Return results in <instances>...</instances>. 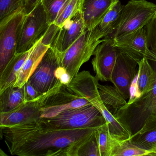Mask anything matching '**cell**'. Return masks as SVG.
I'll return each instance as SVG.
<instances>
[{
	"label": "cell",
	"mask_w": 156,
	"mask_h": 156,
	"mask_svg": "<svg viewBox=\"0 0 156 156\" xmlns=\"http://www.w3.org/2000/svg\"><path fill=\"white\" fill-rule=\"evenodd\" d=\"M60 66V55L50 47L28 82L40 94L46 93L62 84L55 74Z\"/></svg>",
	"instance_id": "ba28073f"
},
{
	"label": "cell",
	"mask_w": 156,
	"mask_h": 156,
	"mask_svg": "<svg viewBox=\"0 0 156 156\" xmlns=\"http://www.w3.org/2000/svg\"><path fill=\"white\" fill-rule=\"evenodd\" d=\"M49 24L41 0L25 16L20 32L16 54L31 49L47 31Z\"/></svg>",
	"instance_id": "52a82bcc"
},
{
	"label": "cell",
	"mask_w": 156,
	"mask_h": 156,
	"mask_svg": "<svg viewBox=\"0 0 156 156\" xmlns=\"http://www.w3.org/2000/svg\"><path fill=\"white\" fill-rule=\"evenodd\" d=\"M96 130L90 139L79 150L78 156H100Z\"/></svg>",
	"instance_id": "f1b7e54d"
},
{
	"label": "cell",
	"mask_w": 156,
	"mask_h": 156,
	"mask_svg": "<svg viewBox=\"0 0 156 156\" xmlns=\"http://www.w3.org/2000/svg\"><path fill=\"white\" fill-rule=\"evenodd\" d=\"M41 0H25L24 12L26 15L31 12Z\"/></svg>",
	"instance_id": "1f68e13d"
},
{
	"label": "cell",
	"mask_w": 156,
	"mask_h": 156,
	"mask_svg": "<svg viewBox=\"0 0 156 156\" xmlns=\"http://www.w3.org/2000/svg\"><path fill=\"white\" fill-rule=\"evenodd\" d=\"M156 13V4L147 0H130L123 6L112 39L144 28Z\"/></svg>",
	"instance_id": "277c9868"
},
{
	"label": "cell",
	"mask_w": 156,
	"mask_h": 156,
	"mask_svg": "<svg viewBox=\"0 0 156 156\" xmlns=\"http://www.w3.org/2000/svg\"><path fill=\"white\" fill-rule=\"evenodd\" d=\"M118 52V49L114 45L113 39L110 37L105 38L96 48L92 64L98 81H110Z\"/></svg>",
	"instance_id": "7c38bea8"
},
{
	"label": "cell",
	"mask_w": 156,
	"mask_h": 156,
	"mask_svg": "<svg viewBox=\"0 0 156 156\" xmlns=\"http://www.w3.org/2000/svg\"><path fill=\"white\" fill-rule=\"evenodd\" d=\"M38 119L1 128L12 155L78 156L79 150L98 128L49 129L42 127Z\"/></svg>",
	"instance_id": "6da1fadb"
},
{
	"label": "cell",
	"mask_w": 156,
	"mask_h": 156,
	"mask_svg": "<svg viewBox=\"0 0 156 156\" xmlns=\"http://www.w3.org/2000/svg\"><path fill=\"white\" fill-rule=\"evenodd\" d=\"M39 100L41 112V118L54 117L67 109L92 104L62 84L42 94Z\"/></svg>",
	"instance_id": "5b68a950"
},
{
	"label": "cell",
	"mask_w": 156,
	"mask_h": 156,
	"mask_svg": "<svg viewBox=\"0 0 156 156\" xmlns=\"http://www.w3.org/2000/svg\"><path fill=\"white\" fill-rule=\"evenodd\" d=\"M83 1V0H70L61 11L53 23L60 27L66 20L82 10Z\"/></svg>",
	"instance_id": "d4e9b609"
},
{
	"label": "cell",
	"mask_w": 156,
	"mask_h": 156,
	"mask_svg": "<svg viewBox=\"0 0 156 156\" xmlns=\"http://www.w3.org/2000/svg\"><path fill=\"white\" fill-rule=\"evenodd\" d=\"M156 156V151H147L132 144L129 140H120L111 136L110 156Z\"/></svg>",
	"instance_id": "7402d4cb"
},
{
	"label": "cell",
	"mask_w": 156,
	"mask_h": 156,
	"mask_svg": "<svg viewBox=\"0 0 156 156\" xmlns=\"http://www.w3.org/2000/svg\"><path fill=\"white\" fill-rule=\"evenodd\" d=\"M90 31L86 30L76 41L61 55V65L72 78L79 73L81 66L89 61L98 45L90 41Z\"/></svg>",
	"instance_id": "9c48e42d"
},
{
	"label": "cell",
	"mask_w": 156,
	"mask_h": 156,
	"mask_svg": "<svg viewBox=\"0 0 156 156\" xmlns=\"http://www.w3.org/2000/svg\"><path fill=\"white\" fill-rule=\"evenodd\" d=\"M32 48L27 51L15 54L4 70L0 73V93L8 87L14 86Z\"/></svg>",
	"instance_id": "ffe728a7"
},
{
	"label": "cell",
	"mask_w": 156,
	"mask_h": 156,
	"mask_svg": "<svg viewBox=\"0 0 156 156\" xmlns=\"http://www.w3.org/2000/svg\"><path fill=\"white\" fill-rule=\"evenodd\" d=\"M156 104V83L150 91L131 98L114 115L131 134L143 126Z\"/></svg>",
	"instance_id": "3957f363"
},
{
	"label": "cell",
	"mask_w": 156,
	"mask_h": 156,
	"mask_svg": "<svg viewBox=\"0 0 156 156\" xmlns=\"http://www.w3.org/2000/svg\"><path fill=\"white\" fill-rule=\"evenodd\" d=\"M55 76L62 84L67 86L72 80V78L66 70L62 66H59L56 70Z\"/></svg>",
	"instance_id": "4dcf8cb0"
},
{
	"label": "cell",
	"mask_w": 156,
	"mask_h": 156,
	"mask_svg": "<svg viewBox=\"0 0 156 156\" xmlns=\"http://www.w3.org/2000/svg\"><path fill=\"white\" fill-rule=\"evenodd\" d=\"M43 127L53 130L99 128L106 123L101 112L92 104L63 111L50 118H40Z\"/></svg>",
	"instance_id": "7a4b0ae2"
},
{
	"label": "cell",
	"mask_w": 156,
	"mask_h": 156,
	"mask_svg": "<svg viewBox=\"0 0 156 156\" xmlns=\"http://www.w3.org/2000/svg\"><path fill=\"white\" fill-rule=\"evenodd\" d=\"M25 102L23 86L8 87L0 93V113L9 112Z\"/></svg>",
	"instance_id": "603a6c76"
},
{
	"label": "cell",
	"mask_w": 156,
	"mask_h": 156,
	"mask_svg": "<svg viewBox=\"0 0 156 156\" xmlns=\"http://www.w3.org/2000/svg\"><path fill=\"white\" fill-rule=\"evenodd\" d=\"M25 0H0V20L25 6Z\"/></svg>",
	"instance_id": "83f0119b"
},
{
	"label": "cell",
	"mask_w": 156,
	"mask_h": 156,
	"mask_svg": "<svg viewBox=\"0 0 156 156\" xmlns=\"http://www.w3.org/2000/svg\"><path fill=\"white\" fill-rule=\"evenodd\" d=\"M40 96L35 100L25 102L9 112L0 113V128L11 127L41 118Z\"/></svg>",
	"instance_id": "9a60e30c"
},
{
	"label": "cell",
	"mask_w": 156,
	"mask_h": 156,
	"mask_svg": "<svg viewBox=\"0 0 156 156\" xmlns=\"http://www.w3.org/2000/svg\"><path fill=\"white\" fill-rule=\"evenodd\" d=\"M96 134L100 156H110L111 135L106 123L97 129Z\"/></svg>",
	"instance_id": "4316f807"
},
{
	"label": "cell",
	"mask_w": 156,
	"mask_h": 156,
	"mask_svg": "<svg viewBox=\"0 0 156 156\" xmlns=\"http://www.w3.org/2000/svg\"><path fill=\"white\" fill-rule=\"evenodd\" d=\"M114 45L137 62L146 58L156 62V54L150 48L144 28L113 39Z\"/></svg>",
	"instance_id": "30bf717a"
},
{
	"label": "cell",
	"mask_w": 156,
	"mask_h": 156,
	"mask_svg": "<svg viewBox=\"0 0 156 156\" xmlns=\"http://www.w3.org/2000/svg\"><path fill=\"white\" fill-rule=\"evenodd\" d=\"M86 30L82 10L80 11L59 27L50 47L62 55Z\"/></svg>",
	"instance_id": "4fadbf2b"
},
{
	"label": "cell",
	"mask_w": 156,
	"mask_h": 156,
	"mask_svg": "<svg viewBox=\"0 0 156 156\" xmlns=\"http://www.w3.org/2000/svg\"><path fill=\"white\" fill-rule=\"evenodd\" d=\"M119 0H83L82 13L87 30L91 31Z\"/></svg>",
	"instance_id": "2e32d148"
},
{
	"label": "cell",
	"mask_w": 156,
	"mask_h": 156,
	"mask_svg": "<svg viewBox=\"0 0 156 156\" xmlns=\"http://www.w3.org/2000/svg\"><path fill=\"white\" fill-rule=\"evenodd\" d=\"M25 16L23 7L0 20V73L16 54L20 32Z\"/></svg>",
	"instance_id": "8992f818"
},
{
	"label": "cell",
	"mask_w": 156,
	"mask_h": 156,
	"mask_svg": "<svg viewBox=\"0 0 156 156\" xmlns=\"http://www.w3.org/2000/svg\"><path fill=\"white\" fill-rule=\"evenodd\" d=\"M123 5L119 1L116 2L101 22L90 31L89 39L98 45L104 39L111 35L115 31L118 22Z\"/></svg>",
	"instance_id": "e0dca14e"
},
{
	"label": "cell",
	"mask_w": 156,
	"mask_h": 156,
	"mask_svg": "<svg viewBox=\"0 0 156 156\" xmlns=\"http://www.w3.org/2000/svg\"><path fill=\"white\" fill-rule=\"evenodd\" d=\"M98 88L102 102L114 115L127 103L115 87L98 84Z\"/></svg>",
	"instance_id": "cb8c5ba5"
},
{
	"label": "cell",
	"mask_w": 156,
	"mask_h": 156,
	"mask_svg": "<svg viewBox=\"0 0 156 156\" xmlns=\"http://www.w3.org/2000/svg\"><path fill=\"white\" fill-rule=\"evenodd\" d=\"M138 62L118 49L110 82L126 99L130 98L132 83L136 75Z\"/></svg>",
	"instance_id": "8fae6325"
},
{
	"label": "cell",
	"mask_w": 156,
	"mask_h": 156,
	"mask_svg": "<svg viewBox=\"0 0 156 156\" xmlns=\"http://www.w3.org/2000/svg\"><path fill=\"white\" fill-rule=\"evenodd\" d=\"M119 1H120V0H119Z\"/></svg>",
	"instance_id": "836d02e7"
},
{
	"label": "cell",
	"mask_w": 156,
	"mask_h": 156,
	"mask_svg": "<svg viewBox=\"0 0 156 156\" xmlns=\"http://www.w3.org/2000/svg\"><path fill=\"white\" fill-rule=\"evenodd\" d=\"M70 0H41L49 24L55 21L61 11Z\"/></svg>",
	"instance_id": "484cf974"
},
{
	"label": "cell",
	"mask_w": 156,
	"mask_h": 156,
	"mask_svg": "<svg viewBox=\"0 0 156 156\" xmlns=\"http://www.w3.org/2000/svg\"><path fill=\"white\" fill-rule=\"evenodd\" d=\"M98 80L89 72H79L67 86L80 97L86 99L99 110L104 105L98 91Z\"/></svg>",
	"instance_id": "5bb4252c"
},
{
	"label": "cell",
	"mask_w": 156,
	"mask_h": 156,
	"mask_svg": "<svg viewBox=\"0 0 156 156\" xmlns=\"http://www.w3.org/2000/svg\"><path fill=\"white\" fill-rule=\"evenodd\" d=\"M24 89V97L25 102L33 101L37 99L41 95L35 88L31 85L29 82H27L23 86Z\"/></svg>",
	"instance_id": "f546056e"
},
{
	"label": "cell",
	"mask_w": 156,
	"mask_h": 156,
	"mask_svg": "<svg viewBox=\"0 0 156 156\" xmlns=\"http://www.w3.org/2000/svg\"><path fill=\"white\" fill-rule=\"evenodd\" d=\"M128 140L140 148L156 151V115H151L142 128Z\"/></svg>",
	"instance_id": "d6986e66"
},
{
	"label": "cell",
	"mask_w": 156,
	"mask_h": 156,
	"mask_svg": "<svg viewBox=\"0 0 156 156\" xmlns=\"http://www.w3.org/2000/svg\"><path fill=\"white\" fill-rule=\"evenodd\" d=\"M148 61L144 57L138 62L136 86L138 96L150 91L156 83V71L153 69Z\"/></svg>",
	"instance_id": "44dd1931"
},
{
	"label": "cell",
	"mask_w": 156,
	"mask_h": 156,
	"mask_svg": "<svg viewBox=\"0 0 156 156\" xmlns=\"http://www.w3.org/2000/svg\"><path fill=\"white\" fill-rule=\"evenodd\" d=\"M152 112V114H153V115H156V104L155 105V106L153 107Z\"/></svg>",
	"instance_id": "d6a6232c"
},
{
	"label": "cell",
	"mask_w": 156,
	"mask_h": 156,
	"mask_svg": "<svg viewBox=\"0 0 156 156\" xmlns=\"http://www.w3.org/2000/svg\"><path fill=\"white\" fill-rule=\"evenodd\" d=\"M41 38L32 48L28 58L20 71L14 87H22L29 81L45 53L50 48L49 45L42 43Z\"/></svg>",
	"instance_id": "ac0fdd59"
}]
</instances>
